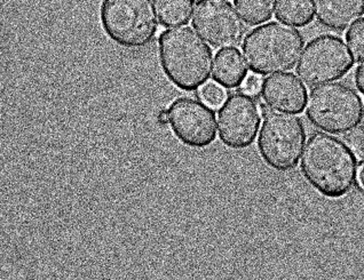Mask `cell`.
Returning a JSON list of instances; mask_svg holds the SVG:
<instances>
[{
  "mask_svg": "<svg viewBox=\"0 0 364 280\" xmlns=\"http://www.w3.org/2000/svg\"><path fill=\"white\" fill-rule=\"evenodd\" d=\"M157 18L163 26H186L194 11V0H154Z\"/></svg>",
  "mask_w": 364,
  "mask_h": 280,
  "instance_id": "15",
  "label": "cell"
},
{
  "mask_svg": "<svg viewBox=\"0 0 364 280\" xmlns=\"http://www.w3.org/2000/svg\"><path fill=\"white\" fill-rule=\"evenodd\" d=\"M306 146L303 120L284 112H270L259 133L258 150L262 161L279 172L297 167Z\"/></svg>",
  "mask_w": 364,
  "mask_h": 280,
  "instance_id": "6",
  "label": "cell"
},
{
  "mask_svg": "<svg viewBox=\"0 0 364 280\" xmlns=\"http://www.w3.org/2000/svg\"><path fill=\"white\" fill-rule=\"evenodd\" d=\"M213 65V79L223 87H240L247 77V63L236 47L219 50Z\"/></svg>",
  "mask_w": 364,
  "mask_h": 280,
  "instance_id": "13",
  "label": "cell"
},
{
  "mask_svg": "<svg viewBox=\"0 0 364 280\" xmlns=\"http://www.w3.org/2000/svg\"><path fill=\"white\" fill-rule=\"evenodd\" d=\"M306 117L311 125L330 134H346L364 119L361 95L343 82L317 86L309 93Z\"/></svg>",
  "mask_w": 364,
  "mask_h": 280,
  "instance_id": "5",
  "label": "cell"
},
{
  "mask_svg": "<svg viewBox=\"0 0 364 280\" xmlns=\"http://www.w3.org/2000/svg\"><path fill=\"white\" fill-rule=\"evenodd\" d=\"M275 16L279 22L303 28L313 22L314 0H277Z\"/></svg>",
  "mask_w": 364,
  "mask_h": 280,
  "instance_id": "14",
  "label": "cell"
},
{
  "mask_svg": "<svg viewBox=\"0 0 364 280\" xmlns=\"http://www.w3.org/2000/svg\"><path fill=\"white\" fill-rule=\"evenodd\" d=\"M260 104L247 93L227 97L218 114L221 142L230 149H247L256 141L262 124Z\"/></svg>",
  "mask_w": 364,
  "mask_h": 280,
  "instance_id": "9",
  "label": "cell"
},
{
  "mask_svg": "<svg viewBox=\"0 0 364 280\" xmlns=\"http://www.w3.org/2000/svg\"><path fill=\"white\" fill-rule=\"evenodd\" d=\"M260 111H262V117L264 118L267 117L268 114L273 110H272L266 103H262V104H260Z\"/></svg>",
  "mask_w": 364,
  "mask_h": 280,
  "instance_id": "23",
  "label": "cell"
},
{
  "mask_svg": "<svg viewBox=\"0 0 364 280\" xmlns=\"http://www.w3.org/2000/svg\"><path fill=\"white\" fill-rule=\"evenodd\" d=\"M316 20L324 28L343 33L364 15V0H315Z\"/></svg>",
  "mask_w": 364,
  "mask_h": 280,
  "instance_id": "12",
  "label": "cell"
},
{
  "mask_svg": "<svg viewBox=\"0 0 364 280\" xmlns=\"http://www.w3.org/2000/svg\"><path fill=\"white\" fill-rule=\"evenodd\" d=\"M277 0H234L242 20L249 26H259L273 18Z\"/></svg>",
  "mask_w": 364,
  "mask_h": 280,
  "instance_id": "16",
  "label": "cell"
},
{
  "mask_svg": "<svg viewBox=\"0 0 364 280\" xmlns=\"http://www.w3.org/2000/svg\"><path fill=\"white\" fill-rule=\"evenodd\" d=\"M262 80L259 75H250L245 78L243 84H242V90L244 93L249 94V95H257L259 92H262Z\"/></svg>",
  "mask_w": 364,
  "mask_h": 280,
  "instance_id": "20",
  "label": "cell"
},
{
  "mask_svg": "<svg viewBox=\"0 0 364 280\" xmlns=\"http://www.w3.org/2000/svg\"><path fill=\"white\" fill-rule=\"evenodd\" d=\"M355 85L358 91L364 95V61L358 65L355 71Z\"/></svg>",
  "mask_w": 364,
  "mask_h": 280,
  "instance_id": "21",
  "label": "cell"
},
{
  "mask_svg": "<svg viewBox=\"0 0 364 280\" xmlns=\"http://www.w3.org/2000/svg\"><path fill=\"white\" fill-rule=\"evenodd\" d=\"M262 97L272 110L298 114L307 104V90L294 73H279L262 82Z\"/></svg>",
  "mask_w": 364,
  "mask_h": 280,
  "instance_id": "11",
  "label": "cell"
},
{
  "mask_svg": "<svg viewBox=\"0 0 364 280\" xmlns=\"http://www.w3.org/2000/svg\"><path fill=\"white\" fill-rule=\"evenodd\" d=\"M200 99L211 108H219L226 101V92L217 82H209L200 87Z\"/></svg>",
  "mask_w": 364,
  "mask_h": 280,
  "instance_id": "18",
  "label": "cell"
},
{
  "mask_svg": "<svg viewBox=\"0 0 364 280\" xmlns=\"http://www.w3.org/2000/svg\"><path fill=\"white\" fill-rule=\"evenodd\" d=\"M354 62L352 53L341 37L322 35L305 47L298 62L297 73L304 84L317 87L346 76Z\"/></svg>",
  "mask_w": 364,
  "mask_h": 280,
  "instance_id": "7",
  "label": "cell"
},
{
  "mask_svg": "<svg viewBox=\"0 0 364 280\" xmlns=\"http://www.w3.org/2000/svg\"><path fill=\"white\" fill-rule=\"evenodd\" d=\"M100 21L109 38L127 50H142L159 33L151 0H102Z\"/></svg>",
  "mask_w": 364,
  "mask_h": 280,
  "instance_id": "4",
  "label": "cell"
},
{
  "mask_svg": "<svg viewBox=\"0 0 364 280\" xmlns=\"http://www.w3.org/2000/svg\"><path fill=\"white\" fill-rule=\"evenodd\" d=\"M358 181H360V184H361L362 189L364 190V165L361 167L360 173H358Z\"/></svg>",
  "mask_w": 364,
  "mask_h": 280,
  "instance_id": "24",
  "label": "cell"
},
{
  "mask_svg": "<svg viewBox=\"0 0 364 280\" xmlns=\"http://www.w3.org/2000/svg\"><path fill=\"white\" fill-rule=\"evenodd\" d=\"M344 142L360 163H364V125L346 133Z\"/></svg>",
  "mask_w": 364,
  "mask_h": 280,
  "instance_id": "19",
  "label": "cell"
},
{
  "mask_svg": "<svg viewBox=\"0 0 364 280\" xmlns=\"http://www.w3.org/2000/svg\"><path fill=\"white\" fill-rule=\"evenodd\" d=\"M300 170L317 193L326 198H341L355 187L358 159L344 141L316 131L305 146Z\"/></svg>",
  "mask_w": 364,
  "mask_h": 280,
  "instance_id": "1",
  "label": "cell"
},
{
  "mask_svg": "<svg viewBox=\"0 0 364 280\" xmlns=\"http://www.w3.org/2000/svg\"><path fill=\"white\" fill-rule=\"evenodd\" d=\"M168 124L176 139L195 149H204L217 139V119L210 105L193 97H179L168 109Z\"/></svg>",
  "mask_w": 364,
  "mask_h": 280,
  "instance_id": "10",
  "label": "cell"
},
{
  "mask_svg": "<svg viewBox=\"0 0 364 280\" xmlns=\"http://www.w3.org/2000/svg\"><path fill=\"white\" fill-rule=\"evenodd\" d=\"M159 54L165 76L181 91H197L211 77L213 53L188 26L163 31L159 39Z\"/></svg>",
  "mask_w": 364,
  "mask_h": 280,
  "instance_id": "2",
  "label": "cell"
},
{
  "mask_svg": "<svg viewBox=\"0 0 364 280\" xmlns=\"http://www.w3.org/2000/svg\"><path fill=\"white\" fill-rule=\"evenodd\" d=\"M347 45L355 62L364 61V18L358 20L346 33Z\"/></svg>",
  "mask_w": 364,
  "mask_h": 280,
  "instance_id": "17",
  "label": "cell"
},
{
  "mask_svg": "<svg viewBox=\"0 0 364 280\" xmlns=\"http://www.w3.org/2000/svg\"><path fill=\"white\" fill-rule=\"evenodd\" d=\"M193 28L215 48H232L243 41L245 26L228 0H200L193 15Z\"/></svg>",
  "mask_w": 364,
  "mask_h": 280,
  "instance_id": "8",
  "label": "cell"
},
{
  "mask_svg": "<svg viewBox=\"0 0 364 280\" xmlns=\"http://www.w3.org/2000/svg\"><path fill=\"white\" fill-rule=\"evenodd\" d=\"M157 120H159V123L161 125H166L168 124V110H162L159 112V116H157Z\"/></svg>",
  "mask_w": 364,
  "mask_h": 280,
  "instance_id": "22",
  "label": "cell"
},
{
  "mask_svg": "<svg viewBox=\"0 0 364 280\" xmlns=\"http://www.w3.org/2000/svg\"><path fill=\"white\" fill-rule=\"evenodd\" d=\"M304 47L303 33L279 21L250 31L242 50L250 70L259 76H269L292 70L299 62Z\"/></svg>",
  "mask_w": 364,
  "mask_h": 280,
  "instance_id": "3",
  "label": "cell"
}]
</instances>
